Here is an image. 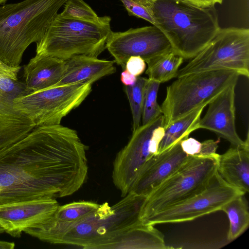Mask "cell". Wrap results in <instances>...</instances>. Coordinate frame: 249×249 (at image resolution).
Listing matches in <instances>:
<instances>
[{"instance_id": "3957f363", "label": "cell", "mask_w": 249, "mask_h": 249, "mask_svg": "<svg viewBox=\"0 0 249 249\" xmlns=\"http://www.w3.org/2000/svg\"><path fill=\"white\" fill-rule=\"evenodd\" d=\"M68 0H24L0 6V61L20 67L23 54L44 36Z\"/></svg>"}, {"instance_id": "e0dca14e", "label": "cell", "mask_w": 249, "mask_h": 249, "mask_svg": "<svg viewBox=\"0 0 249 249\" xmlns=\"http://www.w3.org/2000/svg\"><path fill=\"white\" fill-rule=\"evenodd\" d=\"M99 205L91 201H80L59 206L53 217L46 224L24 232L42 241L59 244L69 230L90 215Z\"/></svg>"}, {"instance_id": "cb8c5ba5", "label": "cell", "mask_w": 249, "mask_h": 249, "mask_svg": "<svg viewBox=\"0 0 249 249\" xmlns=\"http://www.w3.org/2000/svg\"><path fill=\"white\" fill-rule=\"evenodd\" d=\"M183 58L172 50L154 57L146 63L148 68L145 73L148 78L160 84L176 78Z\"/></svg>"}, {"instance_id": "836d02e7", "label": "cell", "mask_w": 249, "mask_h": 249, "mask_svg": "<svg viewBox=\"0 0 249 249\" xmlns=\"http://www.w3.org/2000/svg\"><path fill=\"white\" fill-rule=\"evenodd\" d=\"M7 0H0V4L4 3Z\"/></svg>"}, {"instance_id": "8fae6325", "label": "cell", "mask_w": 249, "mask_h": 249, "mask_svg": "<svg viewBox=\"0 0 249 249\" xmlns=\"http://www.w3.org/2000/svg\"><path fill=\"white\" fill-rule=\"evenodd\" d=\"M244 195L228 184L217 171L200 193L160 210L142 220L144 224L177 223L190 221L221 211L233 198Z\"/></svg>"}, {"instance_id": "1f68e13d", "label": "cell", "mask_w": 249, "mask_h": 249, "mask_svg": "<svg viewBox=\"0 0 249 249\" xmlns=\"http://www.w3.org/2000/svg\"><path fill=\"white\" fill-rule=\"evenodd\" d=\"M137 77L130 73L124 69L121 74V81L125 86H132L137 80Z\"/></svg>"}, {"instance_id": "9c48e42d", "label": "cell", "mask_w": 249, "mask_h": 249, "mask_svg": "<svg viewBox=\"0 0 249 249\" xmlns=\"http://www.w3.org/2000/svg\"><path fill=\"white\" fill-rule=\"evenodd\" d=\"M91 87L90 82L53 86L19 95L14 99V104L36 126L59 124L87 98Z\"/></svg>"}, {"instance_id": "83f0119b", "label": "cell", "mask_w": 249, "mask_h": 249, "mask_svg": "<svg viewBox=\"0 0 249 249\" xmlns=\"http://www.w3.org/2000/svg\"><path fill=\"white\" fill-rule=\"evenodd\" d=\"M129 15L143 19L157 27L154 14L137 0H120Z\"/></svg>"}, {"instance_id": "484cf974", "label": "cell", "mask_w": 249, "mask_h": 249, "mask_svg": "<svg viewBox=\"0 0 249 249\" xmlns=\"http://www.w3.org/2000/svg\"><path fill=\"white\" fill-rule=\"evenodd\" d=\"M160 83L147 78L144 88L142 110V124H144L162 115L157 102V94Z\"/></svg>"}, {"instance_id": "44dd1931", "label": "cell", "mask_w": 249, "mask_h": 249, "mask_svg": "<svg viewBox=\"0 0 249 249\" xmlns=\"http://www.w3.org/2000/svg\"><path fill=\"white\" fill-rule=\"evenodd\" d=\"M153 225L142 222L114 239L107 249H168L164 235Z\"/></svg>"}, {"instance_id": "d6986e66", "label": "cell", "mask_w": 249, "mask_h": 249, "mask_svg": "<svg viewBox=\"0 0 249 249\" xmlns=\"http://www.w3.org/2000/svg\"><path fill=\"white\" fill-rule=\"evenodd\" d=\"M65 61L55 57L36 55L24 66L23 76L27 93L56 85L61 80Z\"/></svg>"}, {"instance_id": "ffe728a7", "label": "cell", "mask_w": 249, "mask_h": 249, "mask_svg": "<svg viewBox=\"0 0 249 249\" xmlns=\"http://www.w3.org/2000/svg\"><path fill=\"white\" fill-rule=\"evenodd\" d=\"M217 171L228 184L244 195L249 191V147L233 146L219 155Z\"/></svg>"}, {"instance_id": "277c9868", "label": "cell", "mask_w": 249, "mask_h": 249, "mask_svg": "<svg viewBox=\"0 0 249 249\" xmlns=\"http://www.w3.org/2000/svg\"><path fill=\"white\" fill-rule=\"evenodd\" d=\"M114 205L105 202L69 230L60 244L83 249H107L117 237L141 223L140 213L146 196L131 192Z\"/></svg>"}, {"instance_id": "2e32d148", "label": "cell", "mask_w": 249, "mask_h": 249, "mask_svg": "<svg viewBox=\"0 0 249 249\" xmlns=\"http://www.w3.org/2000/svg\"><path fill=\"white\" fill-rule=\"evenodd\" d=\"M180 141L152 157L140 172L131 192L147 196L190 157L182 149Z\"/></svg>"}, {"instance_id": "5b68a950", "label": "cell", "mask_w": 249, "mask_h": 249, "mask_svg": "<svg viewBox=\"0 0 249 249\" xmlns=\"http://www.w3.org/2000/svg\"><path fill=\"white\" fill-rule=\"evenodd\" d=\"M111 18L102 17L97 22L55 17L43 38L36 43V55H49L63 60L77 55L97 56L106 49L111 33Z\"/></svg>"}, {"instance_id": "f1b7e54d", "label": "cell", "mask_w": 249, "mask_h": 249, "mask_svg": "<svg viewBox=\"0 0 249 249\" xmlns=\"http://www.w3.org/2000/svg\"><path fill=\"white\" fill-rule=\"evenodd\" d=\"M145 68V62L142 57L132 56L130 57L126 61L124 69L138 77L144 72Z\"/></svg>"}, {"instance_id": "8992f818", "label": "cell", "mask_w": 249, "mask_h": 249, "mask_svg": "<svg viewBox=\"0 0 249 249\" xmlns=\"http://www.w3.org/2000/svg\"><path fill=\"white\" fill-rule=\"evenodd\" d=\"M240 76L232 70H220L177 78L167 87L166 97L160 106L164 128L198 107L208 105L229 86L237 83Z\"/></svg>"}, {"instance_id": "f546056e", "label": "cell", "mask_w": 249, "mask_h": 249, "mask_svg": "<svg viewBox=\"0 0 249 249\" xmlns=\"http://www.w3.org/2000/svg\"><path fill=\"white\" fill-rule=\"evenodd\" d=\"M21 67H10L0 61V74L8 76L14 79H18V74Z\"/></svg>"}, {"instance_id": "9a60e30c", "label": "cell", "mask_w": 249, "mask_h": 249, "mask_svg": "<svg viewBox=\"0 0 249 249\" xmlns=\"http://www.w3.org/2000/svg\"><path fill=\"white\" fill-rule=\"evenodd\" d=\"M233 83L209 103L207 111L198 124V128L206 129L216 133L233 146L249 147V132L242 140L235 127V88Z\"/></svg>"}, {"instance_id": "6da1fadb", "label": "cell", "mask_w": 249, "mask_h": 249, "mask_svg": "<svg viewBox=\"0 0 249 249\" xmlns=\"http://www.w3.org/2000/svg\"><path fill=\"white\" fill-rule=\"evenodd\" d=\"M87 150L74 129L36 126L0 150V203L73 194L87 177Z\"/></svg>"}, {"instance_id": "4dcf8cb0", "label": "cell", "mask_w": 249, "mask_h": 249, "mask_svg": "<svg viewBox=\"0 0 249 249\" xmlns=\"http://www.w3.org/2000/svg\"><path fill=\"white\" fill-rule=\"evenodd\" d=\"M196 6L205 8L214 6L215 4H221L224 0H183Z\"/></svg>"}, {"instance_id": "ac0fdd59", "label": "cell", "mask_w": 249, "mask_h": 249, "mask_svg": "<svg viewBox=\"0 0 249 249\" xmlns=\"http://www.w3.org/2000/svg\"><path fill=\"white\" fill-rule=\"evenodd\" d=\"M114 61L98 59L86 55H75L65 61L60 81L54 86L83 82L92 84L102 77L116 72Z\"/></svg>"}, {"instance_id": "4fadbf2b", "label": "cell", "mask_w": 249, "mask_h": 249, "mask_svg": "<svg viewBox=\"0 0 249 249\" xmlns=\"http://www.w3.org/2000/svg\"><path fill=\"white\" fill-rule=\"evenodd\" d=\"M59 206L56 198L51 197L0 203V233L19 238L23 232L48 222Z\"/></svg>"}, {"instance_id": "ba28073f", "label": "cell", "mask_w": 249, "mask_h": 249, "mask_svg": "<svg viewBox=\"0 0 249 249\" xmlns=\"http://www.w3.org/2000/svg\"><path fill=\"white\" fill-rule=\"evenodd\" d=\"M220 70H232L249 77V30L220 28L208 44L182 68L178 78L191 73Z\"/></svg>"}, {"instance_id": "7402d4cb", "label": "cell", "mask_w": 249, "mask_h": 249, "mask_svg": "<svg viewBox=\"0 0 249 249\" xmlns=\"http://www.w3.org/2000/svg\"><path fill=\"white\" fill-rule=\"evenodd\" d=\"M207 105L204 104L198 107L187 115L174 121L165 128L158 153L188 138L191 133L198 129V124L201 114Z\"/></svg>"}, {"instance_id": "30bf717a", "label": "cell", "mask_w": 249, "mask_h": 249, "mask_svg": "<svg viewBox=\"0 0 249 249\" xmlns=\"http://www.w3.org/2000/svg\"><path fill=\"white\" fill-rule=\"evenodd\" d=\"M163 116L160 115L133 131L126 145L116 155L112 178L115 187L124 197L130 192L145 163L158 153L164 134Z\"/></svg>"}, {"instance_id": "52a82bcc", "label": "cell", "mask_w": 249, "mask_h": 249, "mask_svg": "<svg viewBox=\"0 0 249 249\" xmlns=\"http://www.w3.org/2000/svg\"><path fill=\"white\" fill-rule=\"evenodd\" d=\"M218 158L190 156L146 196L141 220L203 191L217 171Z\"/></svg>"}, {"instance_id": "603a6c76", "label": "cell", "mask_w": 249, "mask_h": 249, "mask_svg": "<svg viewBox=\"0 0 249 249\" xmlns=\"http://www.w3.org/2000/svg\"><path fill=\"white\" fill-rule=\"evenodd\" d=\"M221 211L227 214L229 220L227 239L231 242L242 235L249 227V206L244 195L238 196L229 201Z\"/></svg>"}, {"instance_id": "7a4b0ae2", "label": "cell", "mask_w": 249, "mask_h": 249, "mask_svg": "<svg viewBox=\"0 0 249 249\" xmlns=\"http://www.w3.org/2000/svg\"><path fill=\"white\" fill-rule=\"evenodd\" d=\"M154 14L157 27L183 59L194 57L220 28L214 6L201 8L183 0H156Z\"/></svg>"}, {"instance_id": "d6a6232c", "label": "cell", "mask_w": 249, "mask_h": 249, "mask_svg": "<svg viewBox=\"0 0 249 249\" xmlns=\"http://www.w3.org/2000/svg\"><path fill=\"white\" fill-rule=\"evenodd\" d=\"M15 247L14 242L0 241V249H13Z\"/></svg>"}, {"instance_id": "5bb4252c", "label": "cell", "mask_w": 249, "mask_h": 249, "mask_svg": "<svg viewBox=\"0 0 249 249\" xmlns=\"http://www.w3.org/2000/svg\"><path fill=\"white\" fill-rule=\"evenodd\" d=\"M26 93L24 83L0 74V150L22 140L36 127L14 106V99Z\"/></svg>"}, {"instance_id": "d4e9b609", "label": "cell", "mask_w": 249, "mask_h": 249, "mask_svg": "<svg viewBox=\"0 0 249 249\" xmlns=\"http://www.w3.org/2000/svg\"><path fill=\"white\" fill-rule=\"evenodd\" d=\"M147 78L138 76L132 86H125L124 91L129 102L133 119V131L140 125L142 119L144 88Z\"/></svg>"}, {"instance_id": "4316f807", "label": "cell", "mask_w": 249, "mask_h": 249, "mask_svg": "<svg viewBox=\"0 0 249 249\" xmlns=\"http://www.w3.org/2000/svg\"><path fill=\"white\" fill-rule=\"evenodd\" d=\"M60 15L66 18L90 22H97L102 18L83 0H68Z\"/></svg>"}, {"instance_id": "7c38bea8", "label": "cell", "mask_w": 249, "mask_h": 249, "mask_svg": "<svg viewBox=\"0 0 249 249\" xmlns=\"http://www.w3.org/2000/svg\"><path fill=\"white\" fill-rule=\"evenodd\" d=\"M114 62L125 69L128 59L142 57L145 62L172 50L162 31L156 26L131 28L124 32L110 33L106 44Z\"/></svg>"}]
</instances>
